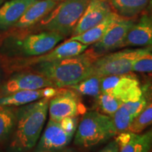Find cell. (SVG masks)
Masks as SVG:
<instances>
[{
    "label": "cell",
    "mask_w": 152,
    "mask_h": 152,
    "mask_svg": "<svg viewBox=\"0 0 152 152\" xmlns=\"http://www.w3.org/2000/svg\"><path fill=\"white\" fill-rule=\"evenodd\" d=\"M49 99L43 98L17 107L9 152H26L35 147L46 122Z\"/></svg>",
    "instance_id": "cell-1"
},
{
    "label": "cell",
    "mask_w": 152,
    "mask_h": 152,
    "mask_svg": "<svg viewBox=\"0 0 152 152\" xmlns=\"http://www.w3.org/2000/svg\"><path fill=\"white\" fill-rule=\"evenodd\" d=\"M92 49L77 56L34 64V72L48 78L55 87H71L92 75L93 63L99 58Z\"/></svg>",
    "instance_id": "cell-2"
},
{
    "label": "cell",
    "mask_w": 152,
    "mask_h": 152,
    "mask_svg": "<svg viewBox=\"0 0 152 152\" xmlns=\"http://www.w3.org/2000/svg\"><path fill=\"white\" fill-rule=\"evenodd\" d=\"M112 118L98 111L85 113L77 125L74 142L90 147L104 143L117 135Z\"/></svg>",
    "instance_id": "cell-3"
},
{
    "label": "cell",
    "mask_w": 152,
    "mask_h": 152,
    "mask_svg": "<svg viewBox=\"0 0 152 152\" xmlns=\"http://www.w3.org/2000/svg\"><path fill=\"white\" fill-rule=\"evenodd\" d=\"M64 38L61 34L46 30L22 38L7 39L2 46V50L9 56H39L50 52Z\"/></svg>",
    "instance_id": "cell-4"
},
{
    "label": "cell",
    "mask_w": 152,
    "mask_h": 152,
    "mask_svg": "<svg viewBox=\"0 0 152 152\" xmlns=\"http://www.w3.org/2000/svg\"><path fill=\"white\" fill-rule=\"evenodd\" d=\"M90 0H64L41 20L47 31H54L64 37L72 35L76 25Z\"/></svg>",
    "instance_id": "cell-5"
},
{
    "label": "cell",
    "mask_w": 152,
    "mask_h": 152,
    "mask_svg": "<svg viewBox=\"0 0 152 152\" xmlns=\"http://www.w3.org/2000/svg\"><path fill=\"white\" fill-rule=\"evenodd\" d=\"M149 51H152V47L125 49L102 55L93 63L92 75L106 77L130 73L134 61Z\"/></svg>",
    "instance_id": "cell-6"
},
{
    "label": "cell",
    "mask_w": 152,
    "mask_h": 152,
    "mask_svg": "<svg viewBox=\"0 0 152 152\" xmlns=\"http://www.w3.org/2000/svg\"><path fill=\"white\" fill-rule=\"evenodd\" d=\"M102 92L108 93L123 103L137 101L142 95V87L138 77L130 73L102 77Z\"/></svg>",
    "instance_id": "cell-7"
},
{
    "label": "cell",
    "mask_w": 152,
    "mask_h": 152,
    "mask_svg": "<svg viewBox=\"0 0 152 152\" xmlns=\"http://www.w3.org/2000/svg\"><path fill=\"white\" fill-rule=\"evenodd\" d=\"M48 112L49 119L59 122L64 118L77 116L80 113H85V109L75 90L64 88L49 99Z\"/></svg>",
    "instance_id": "cell-8"
},
{
    "label": "cell",
    "mask_w": 152,
    "mask_h": 152,
    "mask_svg": "<svg viewBox=\"0 0 152 152\" xmlns=\"http://www.w3.org/2000/svg\"><path fill=\"white\" fill-rule=\"evenodd\" d=\"M134 23L132 19L120 17L111 25L103 37L94 44L92 50L101 56L105 53L123 47L127 34Z\"/></svg>",
    "instance_id": "cell-9"
},
{
    "label": "cell",
    "mask_w": 152,
    "mask_h": 152,
    "mask_svg": "<svg viewBox=\"0 0 152 152\" xmlns=\"http://www.w3.org/2000/svg\"><path fill=\"white\" fill-rule=\"evenodd\" d=\"M53 87L54 85L46 77L36 72H21L11 76L1 87V96L18 91L33 90L45 87Z\"/></svg>",
    "instance_id": "cell-10"
},
{
    "label": "cell",
    "mask_w": 152,
    "mask_h": 152,
    "mask_svg": "<svg viewBox=\"0 0 152 152\" xmlns=\"http://www.w3.org/2000/svg\"><path fill=\"white\" fill-rule=\"evenodd\" d=\"M73 137V134L62 128L59 122L49 119L38 143L37 150L45 152L62 151L69 144Z\"/></svg>",
    "instance_id": "cell-11"
},
{
    "label": "cell",
    "mask_w": 152,
    "mask_h": 152,
    "mask_svg": "<svg viewBox=\"0 0 152 152\" xmlns=\"http://www.w3.org/2000/svg\"><path fill=\"white\" fill-rule=\"evenodd\" d=\"M112 12L108 0H90L72 36L80 35L104 20Z\"/></svg>",
    "instance_id": "cell-12"
},
{
    "label": "cell",
    "mask_w": 152,
    "mask_h": 152,
    "mask_svg": "<svg viewBox=\"0 0 152 152\" xmlns=\"http://www.w3.org/2000/svg\"><path fill=\"white\" fill-rule=\"evenodd\" d=\"M88 45L75 40H68L64 42L61 45L55 47L50 52L39 56H35L30 59L20 61L19 66H32L42 62H50L70 58L81 54L88 48Z\"/></svg>",
    "instance_id": "cell-13"
},
{
    "label": "cell",
    "mask_w": 152,
    "mask_h": 152,
    "mask_svg": "<svg viewBox=\"0 0 152 152\" xmlns=\"http://www.w3.org/2000/svg\"><path fill=\"white\" fill-rule=\"evenodd\" d=\"M63 89L64 88L48 87L39 90L18 91L3 95L0 96V106L19 107L43 98H52L61 92Z\"/></svg>",
    "instance_id": "cell-14"
},
{
    "label": "cell",
    "mask_w": 152,
    "mask_h": 152,
    "mask_svg": "<svg viewBox=\"0 0 152 152\" xmlns=\"http://www.w3.org/2000/svg\"><path fill=\"white\" fill-rule=\"evenodd\" d=\"M123 47H152V16L144 14L134 23L125 37Z\"/></svg>",
    "instance_id": "cell-15"
},
{
    "label": "cell",
    "mask_w": 152,
    "mask_h": 152,
    "mask_svg": "<svg viewBox=\"0 0 152 152\" xmlns=\"http://www.w3.org/2000/svg\"><path fill=\"white\" fill-rule=\"evenodd\" d=\"M37 0H7L0 6V30L14 26Z\"/></svg>",
    "instance_id": "cell-16"
},
{
    "label": "cell",
    "mask_w": 152,
    "mask_h": 152,
    "mask_svg": "<svg viewBox=\"0 0 152 152\" xmlns=\"http://www.w3.org/2000/svg\"><path fill=\"white\" fill-rule=\"evenodd\" d=\"M120 152H149L152 147L150 131L144 134L124 132L115 138Z\"/></svg>",
    "instance_id": "cell-17"
},
{
    "label": "cell",
    "mask_w": 152,
    "mask_h": 152,
    "mask_svg": "<svg viewBox=\"0 0 152 152\" xmlns=\"http://www.w3.org/2000/svg\"><path fill=\"white\" fill-rule=\"evenodd\" d=\"M57 4L58 1L54 0H37L27 9L14 26L19 28H26L33 26L42 20Z\"/></svg>",
    "instance_id": "cell-18"
},
{
    "label": "cell",
    "mask_w": 152,
    "mask_h": 152,
    "mask_svg": "<svg viewBox=\"0 0 152 152\" xmlns=\"http://www.w3.org/2000/svg\"><path fill=\"white\" fill-rule=\"evenodd\" d=\"M117 13L111 12L109 16L102 20V22L94 26V27L87 30L80 35L72 36L69 38L71 40H75L86 45H90L96 43L103 37L108 29L111 27V25L114 23L120 18Z\"/></svg>",
    "instance_id": "cell-19"
},
{
    "label": "cell",
    "mask_w": 152,
    "mask_h": 152,
    "mask_svg": "<svg viewBox=\"0 0 152 152\" xmlns=\"http://www.w3.org/2000/svg\"><path fill=\"white\" fill-rule=\"evenodd\" d=\"M151 0H110V4L119 16L132 18L144 11Z\"/></svg>",
    "instance_id": "cell-20"
},
{
    "label": "cell",
    "mask_w": 152,
    "mask_h": 152,
    "mask_svg": "<svg viewBox=\"0 0 152 152\" xmlns=\"http://www.w3.org/2000/svg\"><path fill=\"white\" fill-rule=\"evenodd\" d=\"M16 119V108L0 106V143L11 135Z\"/></svg>",
    "instance_id": "cell-21"
},
{
    "label": "cell",
    "mask_w": 152,
    "mask_h": 152,
    "mask_svg": "<svg viewBox=\"0 0 152 152\" xmlns=\"http://www.w3.org/2000/svg\"><path fill=\"white\" fill-rule=\"evenodd\" d=\"M102 77L97 75H91L71 87V88L82 95L96 97L102 93Z\"/></svg>",
    "instance_id": "cell-22"
},
{
    "label": "cell",
    "mask_w": 152,
    "mask_h": 152,
    "mask_svg": "<svg viewBox=\"0 0 152 152\" xmlns=\"http://www.w3.org/2000/svg\"><path fill=\"white\" fill-rule=\"evenodd\" d=\"M123 104V102L119 99L108 93L102 92L96 97V108L102 113L111 117Z\"/></svg>",
    "instance_id": "cell-23"
},
{
    "label": "cell",
    "mask_w": 152,
    "mask_h": 152,
    "mask_svg": "<svg viewBox=\"0 0 152 152\" xmlns=\"http://www.w3.org/2000/svg\"><path fill=\"white\" fill-rule=\"evenodd\" d=\"M152 125V101L133 120L128 132L140 134Z\"/></svg>",
    "instance_id": "cell-24"
},
{
    "label": "cell",
    "mask_w": 152,
    "mask_h": 152,
    "mask_svg": "<svg viewBox=\"0 0 152 152\" xmlns=\"http://www.w3.org/2000/svg\"><path fill=\"white\" fill-rule=\"evenodd\" d=\"M117 134L128 132L134 118L129 113L123 104L111 116Z\"/></svg>",
    "instance_id": "cell-25"
},
{
    "label": "cell",
    "mask_w": 152,
    "mask_h": 152,
    "mask_svg": "<svg viewBox=\"0 0 152 152\" xmlns=\"http://www.w3.org/2000/svg\"><path fill=\"white\" fill-rule=\"evenodd\" d=\"M132 71L138 73H152V51L146 52L134 61Z\"/></svg>",
    "instance_id": "cell-26"
},
{
    "label": "cell",
    "mask_w": 152,
    "mask_h": 152,
    "mask_svg": "<svg viewBox=\"0 0 152 152\" xmlns=\"http://www.w3.org/2000/svg\"><path fill=\"white\" fill-rule=\"evenodd\" d=\"M61 126L66 132L74 135L78 125V118L77 116L66 117L59 121Z\"/></svg>",
    "instance_id": "cell-27"
},
{
    "label": "cell",
    "mask_w": 152,
    "mask_h": 152,
    "mask_svg": "<svg viewBox=\"0 0 152 152\" xmlns=\"http://www.w3.org/2000/svg\"><path fill=\"white\" fill-rule=\"evenodd\" d=\"M119 147L115 140L110 142L107 145H106L103 149H101L98 152H118Z\"/></svg>",
    "instance_id": "cell-28"
},
{
    "label": "cell",
    "mask_w": 152,
    "mask_h": 152,
    "mask_svg": "<svg viewBox=\"0 0 152 152\" xmlns=\"http://www.w3.org/2000/svg\"><path fill=\"white\" fill-rule=\"evenodd\" d=\"M148 8H149V10L150 11V13H151V15L152 16V0L150 1L149 5H148Z\"/></svg>",
    "instance_id": "cell-29"
},
{
    "label": "cell",
    "mask_w": 152,
    "mask_h": 152,
    "mask_svg": "<svg viewBox=\"0 0 152 152\" xmlns=\"http://www.w3.org/2000/svg\"><path fill=\"white\" fill-rule=\"evenodd\" d=\"M61 152H76L75 150L73 149H64Z\"/></svg>",
    "instance_id": "cell-30"
},
{
    "label": "cell",
    "mask_w": 152,
    "mask_h": 152,
    "mask_svg": "<svg viewBox=\"0 0 152 152\" xmlns=\"http://www.w3.org/2000/svg\"><path fill=\"white\" fill-rule=\"evenodd\" d=\"M6 1H7V0H0V6L3 3H4Z\"/></svg>",
    "instance_id": "cell-31"
},
{
    "label": "cell",
    "mask_w": 152,
    "mask_h": 152,
    "mask_svg": "<svg viewBox=\"0 0 152 152\" xmlns=\"http://www.w3.org/2000/svg\"><path fill=\"white\" fill-rule=\"evenodd\" d=\"M150 132H151V137H152V129L151 130H150Z\"/></svg>",
    "instance_id": "cell-32"
},
{
    "label": "cell",
    "mask_w": 152,
    "mask_h": 152,
    "mask_svg": "<svg viewBox=\"0 0 152 152\" xmlns=\"http://www.w3.org/2000/svg\"><path fill=\"white\" fill-rule=\"evenodd\" d=\"M54 1H60V0H54Z\"/></svg>",
    "instance_id": "cell-33"
},
{
    "label": "cell",
    "mask_w": 152,
    "mask_h": 152,
    "mask_svg": "<svg viewBox=\"0 0 152 152\" xmlns=\"http://www.w3.org/2000/svg\"><path fill=\"white\" fill-rule=\"evenodd\" d=\"M38 152H45V151H38Z\"/></svg>",
    "instance_id": "cell-34"
}]
</instances>
